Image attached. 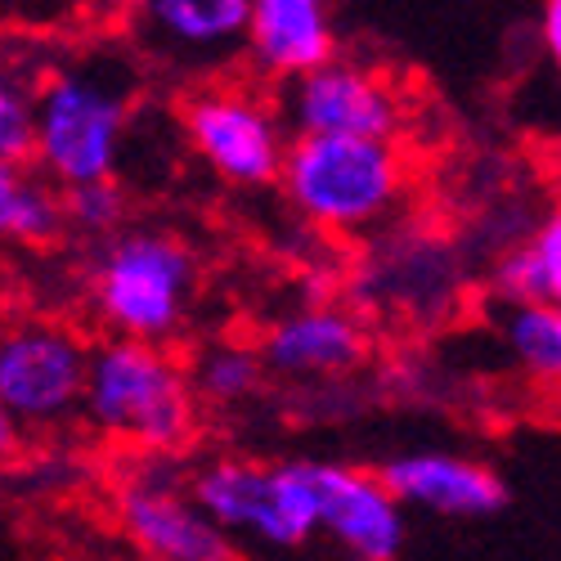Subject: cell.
<instances>
[{
	"instance_id": "obj_9",
	"label": "cell",
	"mask_w": 561,
	"mask_h": 561,
	"mask_svg": "<svg viewBox=\"0 0 561 561\" xmlns=\"http://www.w3.org/2000/svg\"><path fill=\"white\" fill-rule=\"evenodd\" d=\"M278 85V117L297 135H400L409 122L396 81L342 55H329Z\"/></svg>"
},
{
	"instance_id": "obj_4",
	"label": "cell",
	"mask_w": 561,
	"mask_h": 561,
	"mask_svg": "<svg viewBox=\"0 0 561 561\" xmlns=\"http://www.w3.org/2000/svg\"><path fill=\"white\" fill-rule=\"evenodd\" d=\"M32 117V167L50 184L68 190V184L117 175L130 122L122 85L85 68H50L36 85Z\"/></svg>"
},
{
	"instance_id": "obj_10",
	"label": "cell",
	"mask_w": 561,
	"mask_h": 561,
	"mask_svg": "<svg viewBox=\"0 0 561 561\" xmlns=\"http://www.w3.org/2000/svg\"><path fill=\"white\" fill-rule=\"evenodd\" d=\"M314 499V539L323 535L355 561H391L404 552L409 522L378 472L346 462H301Z\"/></svg>"
},
{
	"instance_id": "obj_24",
	"label": "cell",
	"mask_w": 561,
	"mask_h": 561,
	"mask_svg": "<svg viewBox=\"0 0 561 561\" xmlns=\"http://www.w3.org/2000/svg\"><path fill=\"white\" fill-rule=\"evenodd\" d=\"M0 306H5V288H0Z\"/></svg>"
},
{
	"instance_id": "obj_18",
	"label": "cell",
	"mask_w": 561,
	"mask_h": 561,
	"mask_svg": "<svg viewBox=\"0 0 561 561\" xmlns=\"http://www.w3.org/2000/svg\"><path fill=\"white\" fill-rule=\"evenodd\" d=\"M499 333L535 387H557L561 378V310L557 301H503Z\"/></svg>"
},
{
	"instance_id": "obj_2",
	"label": "cell",
	"mask_w": 561,
	"mask_h": 561,
	"mask_svg": "<svg viewBox=\"0 0 561 561\" xmlns=\"http://www.w3.org/2000/svg\"><path fill=\"white\" fill-rule=\"evenodd\" d=\"M274 184H284L293 211L319 233L364 239L404 207L413 158L400 135H297Z\"/></svg>"
},
{
	"instance_id": "obj_22",
	"label": "cell",
	"mask_w": 561,
	"mask_h": 561,
	"mask_svg": "<svg viewBox=\"0 0 561 561\" xmlns=\"http://www.w3.org/2000/svg\"><path fill=\"white\" fill-rule=\"evenodd\" d=\"M23 445H27V436L14 427V417H10V413L0 409V472H5V467H14V462H19Z\"/></svg>"
},
{
	"instance_id": "obj_12",
	"label": "cell",
	"mask_w": 561,
	"mask_h": 561,
	"mask_svg": "<svg viewBox=\"0 0 561 561\" xmlns=\"http://www.w3.org/2000/svg\"><path fill=\"white\" fill-rule=\"evenodd\" d=\"M265 373L288 382H337L368 359V323L333 301H314L274 319L261 346Z\"/></svg>"
},
{
	"instance_id": "obj_21",
	"label": "cell",
	"mask_w": 561,
	"mask_h": 561,
	"mask_svg": "<svg viewBox=\"0 0 561 561\" xmlns=\"http://www.w3.org/2000/svg\"><path fill=\"white\" fill-rule=\"evenodd\" d=\"M539 41H543L548 59L561 55V0H543L539 5Z\"/></svg>"
},
{
	"instance_id": "obj_15",
	"label": "cell",
	"mask_w": 561,
	"mask_h": 561,
	"mask_svg": "<svg viewBox=\"0 0 561 561\" xmlns=\"http://www.w3.org/2000/svg\"><path fill=\"white\" fill-rule=\"evenodd\" d=\"M68 233L64 194L32 162L0 158V243L50 248Z\"/></svg>"
},
{
	"instance_id": "obj_17",
	"label": "cell",
	"mask_w": 561,
	"mask_h": 561,
	"mask_svg": "<svg viewBox=\"0 0 561 561\" xmlns=\"http://www.w3.org/2000/svg\"><path fill=\"white\" fill-rule=\"evenodd\" d=\"M55 64H45L36 41H5L0 45V158L10 162H32V100L36 85L45 81Z\"/></svg>"
},
{
	"instance_id": "obj_6",
	"label": "cell",
	"mask_w": 561,
	"mask_h": 561,
	"mask_svg": "<svg viewBox=\"0 0 561 561\" xmlns=\"http://www.w3.org/2000/svg\"><path fill=\"white\" fill-rule=\"evenodd\" d=\"M190 490L229 539L274 552H293L314 539V499L301 462L211 458L190 477Z\"/></svg>"
},
{
	"instance_id": "obj_19",
	"label": "cell",
	"mask_w": 561,
	"mask_h": 561,
	"mask_svg": "<svg viewBox=\"0 0 561 561\" xmlns=\"http://www.w3.org/2000/svg\"><path fill=\"white\" fill-rule=\"evenodd\" d=\"M190 378L203 409H239L261 396L265 387V364L256 346L248 342H211L190 364Z\"/></svg>"
},
{
	"instance_id": "obj_23",
	"label": "cell",
	"mask_w": 561,
	"mask_h": 561,
	"mask_svg": "<svg viewBox=\"0 0 561 561\" xmlns=\"http://www.w3.org/2000/svg\"><path fill=\"white\" fill-rule=\"evenodd\" d=\"M104 10H113V14H135L139 5H145V0H100Z\"/></svg>"
},
{
	"instance_id": "obj_11",
	"label": "cell",
	"mask_w": 561,
	"mask_h": 561,
	"mask_svg": "<svg viewBox=\"0 0 561 561\" xmlns=\"http://www.w3.org/2000/svg\"><path fill=\"white\" fill-rule=\"evenodd\" d=\"M126 19L139 50L184 77H211L248 45V0H145Z\"/></svg>"
},
{
	"instance_id": "obj_3",
	"label": "cell",
	"mask_w": 561,
	"mask_h": 561,
	"mask_svg": "<svg viewBox=\"0 0 561 561\" xmlns=\"http://www.w3.org/2000/svg\"><path fill=\"white\" fill-rule=\"evenodd\" d=\"M198 301V256L167 229H113L85 265V306L104 337L175 342Z\"/></svg>"
},
{
	"instance_id": "obj_5",
	"label": "cell",
	"mask_w": 561,
	"mask_h": 561,
	"mask_svg": "<svg viewBox=\"0 0 561 561\" xmlns=\"http://www.w3.org/2000/svg\"><path fill=\"white\" fill-rule=\"evenodd\" d=\"M90 337L77 323L23 314L0 323V409L23 436H59L81 423Z\"/></svg>"
},
{
	"instance_id": "obj_1",
	"label": "cell",
	"mask_w": 561,
	"mask_h": 561,
	"mask_svg": "<svg viewBox=\"0 0 561 561\" xmlns=\"http://www.w3.org/2000/svg\"><path fill=\"white\" fill-rule=\"evenodd\" d=\"M81 427L122 454H184L198 440L203 404L171 342H90Z\"/></svg>"
},
{
	"instance_id": "obj_8",
	"label": "cell",
	"mask_w": 561,
	"mask_h": 561,
	"mask_svg": "<svg viewBox=\"0 0 561 561\" xmlns=\"http://www.w3.org/2000/svg\"><path fill=\"white\" fill-rule=\"evenodd\" d=\"M180 126L203 167L239 190H261L278 180L288 130L278 108L252 85L203 81L180 104Z\"/></svg>"
},
{
	"instance_id": "obj_16",
	"label": "cell",
	"mask_w": 561,
	"mask_h": 561,
	"mask_svg": "<svg viewBox=\"0 0 561 561\" xmlns=\"http://www.w3.org/2000/svg\"><path fill=\"white\" fill-rule=\"evenodd\" d=\"M490 293L499 301H561V216L543 211L494 261Z\"/></svg>"
},
{
	"instance_id": "obj_20",
	"label": "cell",
	"mask_w": 561,
	"mask_h": 561,
	"mask_svg": "<svg viewBox=\"0 0 561 561\" xmlns=\"http://www.w3.org/2000/svg\"><path fill=\"white\" fill-rule=\"evenodd\" d=\"M64 194V225L85 233V239H104V233L122 229L126 220V190L117 184V175L108 180H85V184H68Z\"/></svg>"
},
{
	"instance_id": "obj_14",
	"label": "cell",
	"mask_w": 561,
	"mask_h": 561,
	"mask_svg": "<svg viewBox=\"0 0 561 561\" xmlns=\"http://www.w3.org/2000/svg\"><path fill=\"white\" fill-rule=\"evenodd\" d=\"M329 55H337L329 0H248L243 59L261 77L288 81Z\"/></svg>"
},
{
	"instance_id": "obj_13",
	"label": "cell",
	"mask_w": 561,
	"mask_h": 561,
	"mask_svg": "<svg viewBox=\"0 0 561 561\" xmlns=\"http://www.w3.org/2000/svg\"><path fill=\"white\" fill-rule=\"evenodd\" d=\"M387 490L409 512H432L449 522H481L507 507V485L490 462L472 454H449V449H417L391 458L382 472Z\"/></svg>"
},
{
	"instance_id": "obj_7",
	"label": "cell",
	"mask_w": 561,
	"mask_h": 561,
	"mask_svg": "<svg viewBox=\"0 0 561 561\" xmlns=\"http://www.w3.org/2000/svg\"><path fill=\"white\" fill-rule=\"evenodd\" d=\"M130 467L113 485V522L122 539L153 561H229L233 543L198 507L190 477L167 454H126Z\"/></svg>"
}]
</instances>
